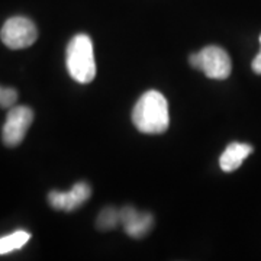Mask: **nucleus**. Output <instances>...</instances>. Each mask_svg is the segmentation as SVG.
Segmentation results:
<instances>
[{"mask_svg":"<svg viewBox=\"0 0 261 261\" xmlns=\"http://www.w3.org/2000/svg\"><path fill=\"white\" fill-rule=\"evenodd\" d=\"M252 70H254V73H257V74H261V51L257 54V57L252 60Z\"/></svg>","mask_w":261,"mask_h":261,"instance_id":"nucleus-12","label":"nucleus"},{"mask_svg":"<svg viewBox=\"0 0 261 261\" xmlns=\"http://www.w3.org/2000/svg\"><path fill=\"white\" fill-rule=\"evenodd\" d=\"M67 70L77 83H90L96 77L93 42L89 35L77 34L67 47Z\"/></svg>","mask_w":261,"mask_h":261,"instance_id":"nucleus-2","label":"nucleus"},{"mask_svg":"<svg viewBox=\"0 0 261 261\" xmlns=\"http://www.w3.org/2000/svg\"><path fill=\"white\" fill-rule=\"evenodd\" d=\"M252 152V147L248 144H243V142H232L229 144L226 149L224 151V154L219 159V166L221 168L231 173L235 171L237 168L243 164V161Z\"/></svg>","mask_w":261,"mask_h":261,"instance_id":"nucleus-8","label":"nucleus"},{"mask_svg":"<svg viewBox=\"0 0 261 261\" xmlns=\"http://www.w3.org/2000/svg\"><path fill=\"white\" fill-rule=\"evenodd\" d=\"M132 122L142 134H163L170 123L167 99L157 90L141 96L132 111Z\"/></svg>","mask_w":261,"mask_h":261,"instance_id":"nucleus-1","label":"nucleus"},{"mask_svg":"<svg viewBox=\"0 0 261 261\" xmlns=\"http://www.w3.org/2000/svg\"><path fill=\"white\" fill-rule=\"evenodd\" d=\"M18 100V92L10 87H0V106L5 109H10Z\"/></svg>","mask_w":261,"mask_h":261,"instance_id":"nucleus-11","label":"nucleus"},{"mask_svg":"<svg viewBox=\"0 0 261 261\" xmlns=\"http://www.w3.org/2000/svg\"><path fill=\"white\" fill-rule=\"evenodd\" d=\"M119 212L123 229L132 238L144 237L152 226V215L148 212H138L132 206H125Z\"/></svg>","mask_w":261,"mask_h":261,"instance_id":"nucleus-7","label":"nucleus"},{"mask_svg":"<svg viewBox=\"0 0 261 261\" xmlns=\"http://www.w3.org/2000/svg\"><path fill=\"white\" fill-rule=\"evenodd\" d=\"M90 195H92V189L87 183H75L70 192L53 190L48 195V202L57 211L71 212L79 206L83 205L84 202H87Z\"/></svg>","mask_w":261,"mask_h":261,"instance_id":"nucleus-6","label":"nucleus"},{"mask_svg":"<svg viewBox=\"0 0 261 261\" xmlns=\"http://www.w3.org/2000/svg\"><path fill=\"white\" fill-rule=\"evenodd\" d=\"M29 238H31V233L23 229H19L6 237H2L0 238V254L3 255V254H9L12 251L20 250L25 244L28 243Z\"/></svg>","mask_w":261,"mask_h":261,"instance_id":"nucleus-9","label":"nucleus"},{"mask_svg":"<svg viewBox=\"0 0 261 261\" xmlns=\"http://www.w3.org/2000/svg\"><path fill=\"white\" fill-rule=\"evenodd\" d=\"M3 44L10 49H22L31 47L38 39V29L31 19L25 16H13L8 19L0 31Z\"/></svg>","mask_w":261,"mask_h":261,"instance_id":"nucleus-4","label":"nucleus"},{"mask_svg":"<svg viewBox=\"0 0 261 261\" xmlns=\"http://www.w3.org/2000/svg\"><path fill=\"white\" fill-rule=\"evenodd\" d=\"M32 121H34V111L31 108L28 106L10 108L2 130V138L5 145L8 147L19 145L25 138Z\"/></svg>","mask_w":261,"mask_h":261,"instance_id":"nucleus-5","label":"nucleus"},{"mask_svg":"<svg viewBox=\"0 0 261 261\" xmlns=\"http://www.w3.org/2000/svg\"><path fill=\"white\" fill-rule=\"evenodd\" d=\"M190 65L202 70L206 77L214 80H225L231 74L232 64L228 53L216 45H209L189 57Z\"/></svg>","mask_w":261,"mask_h":261,"instance_id":"nucleus-3","label":"nucleus"},{"mask_svg":"<svg viewBox=\"0 0 261 261\" xmlns=\"http://www.w3.org/2000/svg\"><path fill=\"white\" fill-rule=\"evenodd\" d=\"M260 45H261V35H260Z\"/></svg>","mask_w":261,"mask_h":261,"instance_id":"nucleus-13","label":"nucleus"},{"mask_svg":"<svg viewBox=\"0 0 261 261\" xmlns=\"http://www.w3.org/2000/svg\"><path fill=\"white\" fill-rule=\"evenodd\" d=\"M121 224V212L115 207H105L97 216L96 225L100 231H109Z\"/></svg>","mask_w":261,"mask_h":261,"instance_id":"nucleus-10","label":"nucleus"}]
</instances>
